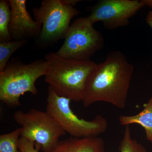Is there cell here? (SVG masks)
Returning <instances> with one entry per match:
<instances>
[{
  "label": "cell",
  "mask_w": 152,
  "mask_h": 152,
  "mask_svg": "<svg viewBox=\"0 0 152 152\" xmlns=\"http://www.w3.org/2000/svg\"><path fill=\"white\" fill-rule=\"evenodd\" d=\"M48 65L45 60L38 59L26 64L13 59L0 72V100L9 108L20 105V98L26 93L38 94L36 81L46 75Z\"/></svg>",
  "instance_id": "3957f363"
},
{
  "label": "cell",
  "mask_w": 152,
  "mask_h": 152,
  "mask_svg": "<svg viewBox=\"0 0 152 152\" xmlns=\"http://www.w3.org/2000/svg\"><path fill=\"white\" fill-rule=\"evenodd\" d=\"M81 0H61L63 4L75 7L77 3L82 1Z\"/></svg>",
  "instance_id": "e0dca14e"
},
{
  "label": "cell",
  "mask_w": 152,
  "mask_h": 152,
  "mask_svg": "<svg viewBox=\"0 0 152 152\" xmlns=\"http://www.w3.org/2000/svg\"><path fill=\"white\" fill-rule=\"evenodd\" d=\"M28 40L0 42V72L4 70L12 55L28 42Z\"/></svg>",
  "instance_id": "4fadbf2b"
},
{
  "label": "cell",
  "mask_w": 152,
  "mask_h": 152,
  "mask_svg": "<svg viewBox=\"0 0 152 152\" xmlns=\"http://www.w3.org/2000/svg\"><path fill=\"white\" fill-rule=\"evenodd\" d=\"M146 21L147 24L152 30V11H150L147 15Z\"/></svg>",
  "instance_id": "ac0fdd59"
},
{
  "label": "cell",
  "mask_w": 152,
  "mask_h": 152,
  "mask_svg": "<svg viewBox=\"0 0 152 152\" xmlns=\"http://www.w3.org/2000/svg\"><path fill=\"white\" fill-rule=\"evenodd\" d=\"M71 101L59 96L49 86L46 112L66 133L74 137L83 138L96 137L105 132L108 126L106 118L101 115L91 121L80 118L71 109Z\"/></svg>",
  "instance_id": "277c9868"
},
{
  "label": "cell",
  "mask_w": 152,
  "mask_h": 152,
  "mask_svg": "<svg viewBox=\"0 0 152 152\" xmlns=\"http://www.w3.org/2000/svg\"><path fill=\"white\" fill-rule=\"evenodd\" d=\"M143 106V109L137 115L121 116L119 121L123 126L137 124L141 126L145 132L147 140L152 145V96Z\"/></svg>",
  "instance_id": "8fae6325"
},
{
  "label": "cell",
  "mask_w": 152,
  "mask_h": 152,
  "mask_svg": "<svg viewBox=\"0 0 152 152\" xmlns=\"http://www.w3.org/2000/svg\"><path fill=\"white\" fill-rule=\"evenodd\" d=\"M119 151L120 152H148L144 145L132 138L129 125L125 126Z\"/></svg>",
  "instance_id": "9a60e30c"
},
{
  "label": "cell",
  "mask_w": 152,
  "mask_h": 152,
  "mask_svg": "<svg viewBox=\"0 0 152 152\" xmlns=\"http://www.w3.org/2000/svg\"><path fill=\"white\" fill-rule=\"evenodd\" d=\"M32 11L34 20L42 25L38 39L45 45L64 38L71 20L80 13L75 7L63 4L61 0H44Z\"/></svg>",
  "instance_id": "52a82bcc"
},
{
  "label": "cell",
  "mask_w": 152,
  "mask_h": 152,
  "mask_svg": "<svg viewBox=\"0 0 152 152\" xmlns=\"http://www.w3.org/2000/svg\"><path fill=\"white\" fill-rule=\"evenodd\" d=\"M144 7L142 0H102L87 18L93 24L100 21L106 29H115L127 26L130 18Z\"/></svg>",
  "instance_id": "ba28073f"
},
{
  "label": "cell",
  "mask_w": 152,
  "mask_h": 152,
  "mask_svg": "<svg viewBox=\"0 0 152 152\" xmlns=\"http://www.w3.org/2000/svg\"><path fill=\"white\" fill-rule=\"evenodd\" d=\"M21 129L0 135V152H20L18 148Z\"/></svg>",
  "instance_id": "5bb4252c"
},
{
  "label": "cell",
  "mask_w": 152,
  "mask_h": 152,
  "mask_svg": "<svg viewBox=\"0 0 152 152\" xmlns=\"http://www.w3.org/2000/svg\"><path fill=\"white\" fill-rule=\"evenodd\" d=\"M15 121L21 126V137L34 142L44 152H50L66 132L46 111L31 109L14 113Z\"/></svg>",
  "instance_id": "8992f818"
},
{
  "label": "cell",
  "mask_w": 152,
  "mask_h": 152,
  "mask_svg": "<svg viewBox=\"0 0 152 152\" xmlns=\"http://www.w3.org/2000/svg\"><path fill=\"white\" fill-rule=\"evenodd\" d=\"M64 44L56 53L66 59L89 61L104 45L99 31L87 17L76 19L70 26Z\"/></svg>",
  "instance_id": "5b68a950"
},
{
  "label": "cell",
  "mask_w": 152,
  "mask_h": 152,
  "mask_svg": "<svg viewBox=\"0 0 152 152\" xmlns=\"http://www.w3.org/2000/svg\"><path fill=\"white\" fill-rule=\"evenodd\" d=\"M134 66L119 51L110 52L104 62L97 64L86 82L82 102L88 107L99 102L124 108Z\"/></svg>",
  "instance_id": "6da1fadb"
},
{
  "label": "cell",
  "mask_w": 152,
  "mask_h": 152,
  "mask_svg": "<svg viewBox=\"0 0 152 152\" xmlns=\"http://www.w3.org/2000/svg\"><path fill=\"white\" fill-rule=\"evenodd\" d=\"M18 148L20 152H39L40 150L34 142L22 137L19 140Z\"/></svg>",
  "instance_id": "2e32d148"
},
{
  "label": "cell",
  "mask_w": 152,
  "mask_h": 152,
  "mask_svg": "<svg viewBox=\"0 0 152 152\" xmlns=\"http://www.w3.org/2000/svg\"><path fill=\"white\" fill-rule=\"evenodd\" d=\"M50 152H105L103 139L99 136L72 137L60 141Z\"/></svg>",
  "instance_id": "30bf717a"
},
{
  "label": "cell",
  "mask_w": 152,
  "mask_h": 152,
  "mask_svg": "<svg viewBox=\"0 0 152 152\" xmlns=\"http://www.w3.org/2000/svg\"><path fill=\"white\" fill-rule=\"evenodd\" d=\"M45 60L48 65L45 81L57 94L74 102L83 99L86 82L97 64L91 60L66 59L50 52Z\"/></svg>",
  "instance_id": "7a4b0ae2"
},
{
  "label": "cell",
  "mask_w": 152,
  "mask_h": 152,
  "mask_svg": "<svg viewBox=\"0 0 152 152\" xmlns=\"http://www.w3.org/2000/svg\"><path fill=\"white\" fill-rule=\"evenodd\" d=\"M145 7H148L152 9V0H142Z\"/></svg>",
  "instance_id": "d6986e66"
},
{
  "label": "cell",
  "mask_w": 152,
  "mask_h": 152,
  "mask_svg": "<svg viewBox=\"0 0 152 152\" xmlns=\"http://www.w3.org/2000/svg\"><path fill=\"white\" fill-rule=\"evenodd\" d=\"M11 10L9 1H0V42L12 40L9 32Z\"/></svg>",
  "instance_id": "7c38bea8"
},
{
  "label": "cell",
  "mask_w": 152,
  "mask_h": 152,
  "mask_svg": "<svg viewBox=\"0 0 152 152\" xmlns=\"http://www.w3.org/2000/svg\"><path fill=\"white\" fill-rule=\"evenodd\" d=\"M11 18L9 32L12 40L38 38L42 25L33 19L27 10L26 0H9Z\"/></svg>",
  "instance_id": "9c48e42d"
}]
</instances>
